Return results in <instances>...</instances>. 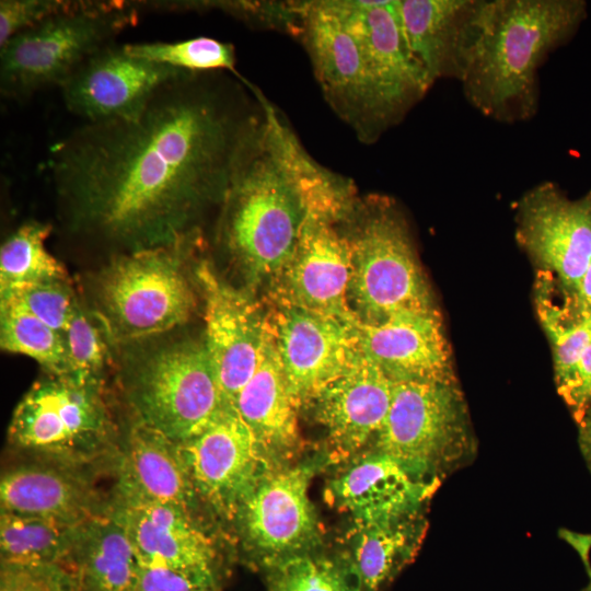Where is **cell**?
Wrapping results in <instances>:
<instances>
[{"label":"cell","instance_id":"6da1fadb","mask_svg":"<svg viewBox=\"0 0 591 591\" xmlns=\"http://www.w3.org/2000/svg\"><path fill=\"white\" fill-rule=\"evenodd\" d=\"M264 117L244 77L186 71L137 115L83 123L49 150L71 229L137 250L186 235L205 206L222 205Z\"/></svg>","mask_w":591,"mask_h":591},{"label":"cell","instance_id":"7a4b0ae2","mask_svg":"<svg viewBox=\"0 0 591 591\" xmlns=\"http://www.w3.org/2000/svg\"><path fill=\"white\" fill-rule=\"evenodd\" d=\"M264 120L222 202L220 240L250 278L279 275L309 212V196L331 175L303 148L263 94Z\"/></svg>","mask_w":591,"mask_h":591},{"label":"cell","instance_id":"3957f363","mask_svg":"<svg viewBox=\"0 0 591 591\" xmlns=\"http://www.w3.org/2000/svg\"><path fill=\"white\" fill-rule=\"evenodd\" d=\"M583 0H486L480 32L460 80L487 118L514 124L538 108V70L587 18Z\"/></svg>","mask_w":591,"mask_h":591},{"label":"cell","instance_id":"277c9868","mask_svg":"<svg viewBox=\"0 0 591 591\" xmlns=\"http://www.w3.org/2000/svg\"><path fill=\"white\" fill-rule=\"evenodd\" d=\"M338 227L351 248L348 301L358 321L381 323L401 313L436 310L407 223L393 200L357 198Z\"/></svg>","mask_w":591,"mask_h":591},{"label":"cell","instance_id":"5b68a950","mask_svg":"<svg viewBox=\"0 0 591 591\" xmlns=\"http://www.w3.org/2000/svg\"><path fill=\"white\" fill-rule=\"evenodd\" d=\"M139 14L131 1L85 0L16 34L0 47L1 95L23 101L60 88L89 57L134 26Z\"/></svg>","mask_w":591,"mask_h":591},{"label":"cell","instance_id":"8992f818","mask_svg":"<svg viewBox=\"0 0 591 591\" xmlns=\"http://www.w3.org/2000/svg\"><path fill=\"white\" fill-rule=\"evenodd\" d=\"M373 441L375 451L434 484L476 453L454 378L394 382L389 412Z\"/></svg>","mask_w":591,"mask_h":591},{"label":"cell","instance_id":"52a82bcc","mask_svg":"<svg viewBox=\"0 0 591 591\" xmlns=\"http://www.w3.org/2000/svg\"><path fill=\"white\" fill-rule=\"evenodd\" d=\"M113 437L102 383L71 375L35 382L16 405L9 426L15 447L72 467L108 452Z\"/></svg>","mask_w":591,"mask_h":591},{"label":"cell","instance_id":"ba28073f","mask_svg":"<svg viewBox=\"0 0 591 591\" xmlns=\"http://www.w3.org/2000/svg\"><path fill=\"white\" fill-rule=\"evenodd\" d=\"M300 35L322 94L359 141L390 129L359 36L338 0L300 1Z\"/></svg>","mask_w":591,"mask_h":591},{"label":"cell","instance_id":"9c48e42d","mask_svg":"<svg viewBox=\"0 0 591 591\" xmlns=\"http://www.w3.org/2000/svg\"><path fill=\"white\" fill-rule=\"evenodd\" d=\"M194 233L132 251L106 270L101 299L108 320L124 338L155 335L189 320L195 297L181 267L183 251Z\"/></svg>","mask_w":591,"mask_h":591},{"label":"cell","instance_id":"30bf717a","mask_svg":"<svg viewBox=\"0 0 591 591\" xmlns=\"http://www.w3.org/2000/svg\"><path fill=\"white\" fill-rule=\"evenodd\" d=\"M138 420L182 443L225 404L205 344L165 348L139 371L131 390Z\"/></svg>","mask_w":591,"mask_h":591},{"label":"cell","instance_id":"8fae6325","mask_svg":"<svg viewBox=\"0 0 591 591\" xmlns=\"http://www.w3.org/2000/svg\"><path fill=\"white\" fill-rule=\"evenodd\" d=\"M178 449L196 498L227 519L235 518L270 465L248 426L228 403Z\"/></svg>","mask_w":591,"mask_h":591},{"label":"cell","instance_id":"7c38bea8","mask_svg":"<svg viewBox=\"0 0 591 591\" xmlns=\"http://www.w3.org/2000/svg\"><path fill=\"white\" fill-rule=\"evenodd\" d=\"M320 463L266 474L239 508L235 519L245 545L265 569L314 545L317 519L309 486Z\"/></svg>","mask_w":591,"mask_h":591},{"label":"cell","instance_id":"4fadbf2b","mask_svg":"<svg viewBox=\"0 0 591 591\" xmlns=\"http://www.w3.org/2000/svg\"><path fill=\"white\" fill-rule=\"evenodd\" d=\"M517 236L570 304L591 259V190L571 199L553 182L533 187L520 201Z\"/></svg>","mask_w":591,"mask_h":591},{"label":"cell","instance_id":"5bb4252c","mask_svg":"<svg viewBox=\"0 0 591 591\" xmlns=\"http://www.w3.org/2000/svg\"><path fill=\"white\" fill-rule=\"evenodd\" d=\"M267 327L292 395L302 405L360 356L349 325L277 298Z\"/></svg>","mask_w":591,"mask_h":591},{"label":"cell","instance_id":"9a60e30c","mask_svg":"<svg viewBox=\"0 0 591 591\" xmlns=\"http://www.w3.org/2000/svg\"><path fill=\"white\" fill-rule=\"evenodd\" d=\"M107 511L125 529L140 564L221 583L216 546L192 511L119 490Z\"/></svg>","mask_w":591,"mask_h":591},{"label":"cell","instance_id":"2e32d148","mask_svg":"<svg viewBox=\"0 0 591 591\" xmlns=\"http://www.w3.org/2000/svg\"><path fill=\"white\" fill-rule=\"evenodd\" d=\"M196 275L205 302V347L224 402L235 407L257 367L267 316L250 296L221 279L208 260L198 264Z\"/></svg>","mask_w":591,"mask_h":591},{"label":"cell","instance_id":"e0dca14e","mask_svg":"<svg viewBox=\"0 0 591 591\" xmlns=\"http://www.w3.org/2000/svg\"><path fill=\"white\" fill-rule=\"evenodd\" d=\"M186 71L134 57L124 44L113 43L89 57L60 90L67 109L84 123L126 119L137 115L160 86Z\"/></svg>","mask_w":591,"mask_h":591},{"label":"cell","instance_id":"ac0fdd59","mask_svg":"<svg viewBox=\"0 0 591 591\" xmlns=\"http://www.w3.org/2000/svg\"><path fill=\"white\" fill-rule=\"evenodd\" d=\"M338 3L359 36L391 128L433 83L408 46L395 0H338Z\"/></svg>","mask_w":591,"mask_h":591},{"label":"cell","instance_id":"d6986e66","mask_svg":"<svg viewBox=\"0 0 591 591\" xmlns=\"http://www.w3.org/2000/svg\"><path fill=\"white\" fill-rule=\"evenodd\" d=\"M278 276L277 298L345 323L356 317L348 301L351 248L338 221L309 211L297 247Z\"/></svg>","mask_w":591,"mask_h":591},{"label":"cell","instance_id":"ffe728a7","mask_svg":"<svg viewBox=\"0 0 591 591\" xmlns=\"http://www.w3.org/2000/svg\"><path fill=\"white\" fill-rule=\"evenodd\" d=\"M359 351L393 382L453 379L437 310L407 312L381 323H347Z\"/></svg>","mask_w":591,"mask_h":591},{"label":"cell","instance_id":"44dd1931","mask_svg":"<svg viewBox=\"0 0 591 591\" xmlns=\"http://www.w3.org/2000/svg\"><path fill=\"white\" fill-rule=\"evenodd\" d=\"M393 387L394 382L360 352L347 370L310 398L337 457L374 440L389 412Z\"/></svg>","mask_w":591,"mask_h":591},{"label":"cell","instance_id":"7402d4cb","mask_svg":"<svg viewBox=\"0 0 591 591\" xmlns=\"http://www.w3.org/2000/svg\"><path fill=\"white\" fill-rule=\"evenodd\" d=\"M486 0H395L408 46L432 83L460 82L480 32Z\"/></svg>","mask_w":591,"mask_h":591},{"label":"cell","instance_id":"603a6c76","mask_svg":"<svg viewBox=\"0 0 591 591\" xmlns=\"http://www.w3.org/2000/svg\"><path fill=\"white\" fill-rule=\"evenodd\" d=\"M439 485L417 478L393 457L373 450L335 477L327 493L357 525H371L421 513Z\"/></svg>","mask_w":591,"mask_h":591},{"label":"cell","instance_id":"cb8c5ba5","mask_svg":"<svg viewBox=\"0 0 591 591\" xmlns=\"http://www.w3.org/2000/svg\"><path fill=\"white\" fill-rule=\"evenodd\" d=\"M1 512L81 524L107 511L90 482L74 467L25 464L1 477Z\"/></svg>","mask_w":591,"mask_h":591},{"label":"cell","instance_id":"d4e9b609","mask_svg":"<svg viewBox=\"0 0 591 591\" xmlns=\"http://www.w3.org/2000/svg\"><path fill=\"white\" fill-rule=\"evenodd\" d=\"M79 525L1 512V566L23 572L45 591H73Z\"/></svg>","mask_w":591,"mask_h":591},{"label":"cell","instance_id":"484cf974","mask_svg":"<svg viewBox=\"0 0 591 591\" xmlns=\"http://www.w3.org/2000/svg\"><path fill=\"white\" fill-rule=\"evenodd\" d=\"M268 327L257 367L235 408L270 462L290 456L299 445L298 409Z\"/></svg>","mask_w":591,"mask_h":591},{"label":"cell","instance_id":"4316f807","mask_svg":"<svg viewBox=\"0 0 591 591\" xmlns=\"http://www.w3.org/2000/svg\"><path fill=\"white\" fill-rule=\"evenodd\" d=\"M116 490L192 511L196 496L178 443L137 421L119 454Z\"/></svg>","mask_w":591,"mask_h":591},{"label":"cell","instance_id":"83f0119b","mask_svg":"<svg viewBox=\"0 0 591 591\" xmlns=\"http://www.w3.org/2000/svg\"><path fill=\"white\" fill-rule=\"evenodd\" d=\"M73 560L81 591H138L140 560L125 529L108 511L79 525Z\"/></svg>","mask_w":591,"mask_h":591},{"label":"cell","instance_id":"f1b7e54d","mask_svg":"<svg viewBox=\"0 0 591 591\" xmlns=\"http://www.w3.org/2000/svg\"><path fill=\"white\" fill-rule=\"evenodd\" d=\"M427 529L421 513L395 521L357 525L347 554L341 555L361 591H382L413 560Z\"/></svg>","mask_w":591,"mask_h":591},{"label":"cell","instance_id":"f546056e","mask_svg":"<svg viewBox=\"0 0 591 591\" xmlns=\"http://www.w3.org/2000/svg\"><path fill=\"white\" fill-rule=\"evenodd\" d=\"M51 224L28 221L20 225L1 245V296L24 286L67 280L65 266L45 246Z\"/></svg>","mask_w":591,"mask_h":591},{"label":"cell","instance_id":"4dcf8cb0","mask_svg":"<svg viewBox=\"0 0 591 591\" xmlns=\"http://www.w3.org/2000/svg\"><path fill=\"white\" fill-rule=\"evenodd\" d=\"M1 348L36 360L51 375H68L65 337L21 306L1 301Z\"/></svg>","mask_w":591,"mask_h":591},{"label":"cell","instance_id":"1f68e13d","mask_svg":"<svg viewBox=\"0 0 591 591\" xmlns=\"http://www.w3.org/2000/svg\"><path fill=\"white\" fill-rule=\"evenodd\" d=\"M537 312L549 338L557 391L561 395L570 384L577 362L591 343V312L573 313L553 302L547 291L538 293Z\"/></svg>","mask_w":591,"mask_h":591},{"label":"cell","instance_id":"d6a6232c","mask_svg":"<svg viewBox=\"0 0 591 591\" xmlns=\"http://www.w3.org/2000/svg\"><path fill=\"white\" fill-rule=\"evenodd\" d=\"M266 571L269 591H361L343 556L305 552L283 558Z\"/></svg>","mask_w":591,"mask_h":591},{"label":"cell","instance_id":"836d02e7","mask_svg":"<svg viewBox=\"0 0 591 591\" xmlns=\"http://www.w3.org/2000/svg\"><path fill=\"white\" fill-rule=\"evenodd\" d=\"M134 57L193 72L227 71L243 77L235 68L234 47L219 39L199 36L178 42L124 44Z\"/></svg>","mask_w":591,"mask_h":591},{"label":"cell","instance_id":"e575fe53","mask_svg":"<svg viewBox=\"0 0 591 591\" xmlns=\"http://www.w3.org/2000/svg\"><path fill=\"white\" fill-rule=\"evenodd\" d=\"M170 9L172 12L219 10L251 26L300 35V1H172Z\"/></svg>","mask_w":591,"mask_h":591},{"label":"cell","instance_id":"d590c367","mask_svg":"<svg viewBox=\"0 0 591 591\" xmlns=\"http://www.w3.org/2000/svg\"><path fill=\"white\" fill-rule=\"evenodd\" d=\"M69 374L82 382L101 383L109 356L96 323L78 306L65 335Z\"/></svg>","mask_w":591,"mask_h":591},{"label":"cell","instance_id":"8d00e7d4","mask_svg":"<svg viewBox=\"0 0 591 591\" xmlns=\"http://www.w3.org/2000/svg\"><path fill=\"white\" fill-rule=\"evenodd\" d=\"M1 301L21 306L61 335H65L79 306L66 280L24 286L1 296Z\"/></svg>","mask_w":591,"mask_h":591},{"label":"cell","instance_id":"74e56055","mask_svg":"<svg viewBox=\"0 0 591 591\" xmlns=\"http://www.w3.org/2000/svg\"><path fill=\"white\" fill-rule=\"evenodd\" d=\"M85 0H1L0 47L42 21L81 8Z\"/></svg>","mask_w":591,"mask_h":591},{"label":"cell","instance_id":"f35d334b","mask_svg":"<svg viewBox=\"0 0 591 591\" xmlns=\"http://www.w3.org/2000/svg\"><path fill=\"white\" fill-rule=\"evenodd\" d=\"M221 583L170 568L140 564L138 591H220Z\"/></svg>","mask_w":591,"mask_h":591},{"label":"cell","instance_id":"ab89813d","mask_svg":"<svg viewBox=\"0 0 591 591\" xmlns=\"http://www.w3.org/2000/svg\"><path fill=\"white\" fill-rule=\"evenodd\" d=\"M560 396L576 422L591 407V343L580 356L570 384Z\"/></svg>","mask_w":591,"mask_h":591},{"label":"cell","instance_id":"60d3db41","mask_svg":"<svg viewBox=\"0 0 591 591\" xmlns=\"http://www.w3.org/2000/svg\"><path fill=\"white\" fill-rule=\"evenodd\" d=\"M0 591H45L21 571L1 566Z\"/></svg>","mask_w":591,"mask_h":591},{"label":"cell","instance_id":"b9f144b4","mask_svg":"<svg viewBox=\"0 0 591 591\" xmlns=\"http://www.w3.org/2000/svg\"><path fill=\"white\" fill-rule=\"evenodd\" d=\"M564 305L573 313L591 312V259L582 276L573 301L568 305Z\"/></svg>","mask_w":591,"mask_h":591},{"label":"cell","instance_id":"7bdbcfd3","mask_svg":"<svg viewBox=\"0 0 591 591\" xmlns=\"http://www.w3.org/2000/svg\"><path fill=\"white\" fill-rule=\"evenodd\" d=\"M579 428V445L584 461L591 472V407L577 422Z\"/></svg>","mask_w":591,"mask_h":591},{"label":"cell","instance_id":"ee69618b","mask_svg":"<svg viewBox=\"0 0 591 591\" xmlns=\"http://www.w3.org/2000/svg\"><path fill=\"white\" fill-rule=\"evenodd\" d=\"M587 572H588V576H589V583L588 586L584 588L583 591H591V565L584 567Z\"/></svg>","mask_w":591,"mask_h":591}]
</instances>
